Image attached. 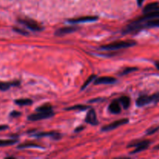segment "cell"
<instances>
[{
  "label": "cell",
  "instance_id": "cell-1",
  "mask_svg": "<svg viewBox=\"0 0 159 159\" xmlns=\"http://www.w3.org/2000/svg\"><path fill=\"white\" fill-rule=\"evenodd\" d=\"M136 44L133 40H128V41H116L114 43H109V44L104 45L101 47V49L108 50V51H113V50L122 49V48H130L132 46H134Z\"/></svg>",
  "mask_w": 159,
  "mask_h": 159
},
{
  "label": "cell",
  "instance_id": "cell-2",
  "mask_svg": "<svg viewBox=\"0 0 159 159\" xmlns=\"http://www.w3.org/2000/svg\"><path fill=\"white\" fill-rule=\"evenodd\" d=\"M159 101V93L152 95V96H141L137 99V105L138 107H143L151 102H158Z\"/></svg>",
  "mask_w": 159,
  "mask_h": 159
},
{
  "label": "cell",
  "instance_id": "cell-3",
  "mask_svg": "<svg viewBox=\"0 0 159 159\" xmlns=\"http://www.w3.org/2000/svg\"><path fill=\"white\" fill-rule=\"evenodd\" d=\"M19 22L22 24H23L24 26H26V27L30 29L31 30L34 31H40L42 30L41 26L37 22L34 21V20H30V19H19Z\"/></svg>",
  "mask_w": 159,
  "mask_h": 159
},
{
  "label": "cell",
  "instance_id": "cell-4",
  "mask_svg": "<svg viewBox=\"0 0 159 159\" xmlns=\"http://www.w3.org/2000/svg\"><path fill=\"white\" fill-rule=\"evenodd\" d=\"M150 141H133L131 144L128 145L129 148L131 147H136V149L131 152V154L138 153V152H142V151L145 150L148 148L150 145Z\"/></svg>",
  "mask_w": 159,
  "mask_h": 159
},
{
  "label": "cell",
  "instance_id": "cell-5",
  "mask_svg": "<svg viewBox=\"0 0 159 159\" xmlns=\"http://www.w3.org/2000/svg\"><path fill=\"white\" fill-rule=\"evenodd\" d=\"M53 115H54V113H53L52 111L38 112V113H34V114L30 115V116H28V120L31 121L40 120L47 119V118L51 117V116H52Z\"/></svg>",
  "mask_w": 159,
  "mask_h": 159
},
{
  "label": "cell",
  "instance_id": "cell-6",
  "mask_svg": "<svg viewBox=\"0 0 159 159\" xmlns=\"http://www.w3.org/2000/svg\"><path fill=\"white\" fill-rule=\"evenodd\" d=\"M128 121H129L128 119L119 120L114 121V122L112 123V124H108V125L103 127H102V130H103V131H109V130H114V129L117 128V127H120V126L127 124V123H128Z\"/></svg>",
  "mask_w": 159,
  "mask_h": 159
},
{
  "label": "cell",
  "instance_id": "cell-7",
  "mask_svg": "<svg viewBox=\"0 0 159 159\" xmlns=\"http://www.w3.org/2000/svg\"><path fill=\"white\" fill-rule=\"evenodd\" d=\"M158 18H159V11H155V12H151L145 13V15L141 16V18H139L134 22L135 23H142V22H145L148 21V20H154V19Z\"/></svg>",
  "mask_w": 159,
  "mask_h": 159
},
{
  "label": "cell",
  "instance_id": "cell-8",
  "mask_svg": "<svg viewBox=\"0 0 159 159\" xmlns=\"http://www.w3.org/2000/svg\"><path fill=\"white\" fill-rule=\"evenodd\" d=\"M85 121L88 124H92V125H97L98 124V120L97 116H96V111L93 109L89 110L86 118H85Z\"/></svg>",
  "mask_w": 159,
  "mask_h": 159
},
{
  "label": "cell",
  "instance_id": "cell-9",
  "mask_svg": "<svg viewBox=\"0 0 159 159\" xmlns=\"http://www.w3.org/2000/svg\"><path fill=\"white\" fill-rule=\"evenodd\" d=\"M98 20L97 16H82V17H79V18L70 19V20H68V21L71 23H85V22L96 21V20Z\"/></svg>",
  "mask_w": 159,
  "mask_h": 159
},
{
  "label": "cell",
  "instance_id": "cell-10",
  "mask_svg": "<svg viewBox=\"0 0 159 159\" xmlns=\"http://www.w3.org/2000/svg\"><path fill=\"white\" fill-rule=\"evenodd\" d=\"M78 29H79V27H77V26H68V27L60 28V29H58L55 32V35L64 36L65 34H71V33L75 32V31L78 30Z\"/></svg>",
  "mask_w": 159,
  "mask_h": 159
},
{
  "label": "cell",
  "instance_id": "cell-11",
  "mask_svg": "<svg viewBox=\"0 0 159 159\" xmlns=\"http://www.w3.org/2000/svg\"><path fill=\"white\" fill-rule=\"evenodd\" d=\"M116 79H114V78L105 76V77H100L96 79L94 84L95 85H100V84H112L116 82Z\"/></svg>",
  "mask_w": 159,
  "mask_h": 159
},
{
  "label": "cell",
  "instance_id": "cell-12",
  "mask_svg": "<svg viewBox=\"0 0 159 159\" xmlns=\"http://www.w3.org/2000/svg\"><path fill=\"white\" fill-rule=\"evenodd\" d=\"M109 110H110V112H111L112 113H114V114H117V113H120L121 108L119 101H113V102H111V104L110 105V107H109Z\"/></svg>",
  "mask_w": 159,
  "mask_h": 159
},
{
  "label": "cell",
  "instance_id": "cell-13",
  "mask_svg": "<svg viewBox=\"0 0 159 159\" xmlns=\"http://www.w3.org/2000/svg\"><path fill=\"white\" fill-rule=\"evenodd\" d=\"M159 11V2H152L147 5L144 9V13Z\"/></svg>",
  "mask_w": 159,
  "mask_h": 159
},
{
  "label": "cell",
  "instance_id": "cell-14",
  "mask_svg": "<svg viewBox=\"0 0 159 159\" xmlns=\"http://www.w3.org/2000/svg\"><path fill=\"white\" fill-rule=\"evenodd\" d=\"M20 84L19 82H0V90L1 91H6L8 90L9 88L14 85H18Z\"/></svg>",
  "mask_w": 159,
  "mask_h": 159
},
{
  "label": "cell",
  "instance_id": "cell-15",
  "mask_svg": "<svg viewBox=\"0 0 159 159\" xmlns=\"http://www.w3.org/2000/svg\"><path fill=\"white\" fill-rule=\"evenodd\" d=\"M119 102L122 104L123 107H124L125 110L130 107V98L127 97V96H122V97L119 99Z\"/></svg>",
  "mask_w": 159,
  "mask_h": 159
},
{
  "label": "cell",
  "instance_id": "cell-16",
  "mask_svg": "<svg viewBox=\"0 0 159 159\" xmlns=\"http://www.w3.org/2000/svg\"><path fill=\"white\" fill-rule=\"evenodd\" d=\"M17 142V140L11 139V140H0V147H4V146L12 145Z\"/></svg>",
  "mask_w": 159,
  "mask_h": 159
},
{
  "label": "cell",
  "instance_id": "cell-17",
  "mask_svg": "<svg viewBox=\"0 0 159 159\" xmlns=\"http://www.w3.org/2000/svg\"><path fill=\"white\" fill-rule=\"evenodd\" d=\"M37 112H49L52 111V106L51 104H45L37 109Z\"/></svg>",
  "mask_w": 159,
  "mask_h": 159
},
{
  "label": "cell",
  "instance_id": "cell-18",
  "mask_svg": "<svg viewBox=\"0 0 159 159\" xmlns=\"http://www.w3.org/2000/svg\"><path fill=\"white\" fill-rule=\"evenodd\" d=\"M15 102L17 104V105L26 106L32 103V100H30V99H16V100H15Z\"/></svg>",
  "mask_w": 159,
  "mask_h": 159
},
{
  "label": "cell",
  "instance_id": "cell-19",
  "mask_svg": "<svg viewBox=\"0 0 159 159\" xmlns=\"http://www.w3.org/2000/svg\"><path fill=\"white\" fill-rule=\"evenodd\" d=\"M40 148V146L38 144H35V143L32 142L24 143V144H20L18 146V148Z\"/></svg>",
  "mask_w": 159,
  "mask_h": 159
},
{
  "label": "cell",
  "instance_id": "cell-20",
  "mask_svg": "<svg viewBox=\"0 0 159 159\" xmlns=\"http://www.w3.org/2000/svg\"><path fill=\"white\" fill-rule=\"evenodd\" d=\"M89 108V107L88 106H84V105H77L74 106V107H68V108L66 109V110H85Z\"/></svg>",
  "mask_w": 159,
  "mask_h": 159
},
{
  "label": "cell",
  "instance_id": "cell-21",
  "mask_svg": "<svg viewBox=\"0 0 159 159\" xmlns=\"http://www.w3.org/2000/svg\"><path fill=\"white\" fill-rule=\"evenodd\" d=\"M58 134L55 133L54 131H51V132H43V133H40L38 134H37L36 136L38 137V138H41V137H48V136H58Z\"/></svg>",
  "mask_w": 159,
  "mask_h": 159
},
{
  "label": "cell",
  "instance_id": "cell-22",
  "mask_svg": "<svg viewBox=\"0 0 159 159\" xmlns=\"http://www.w3.org/2000/svg\"><path fill=\"white\" fill-rule=\"evenodd\" d=\"M96 76L95 75H91V76H90V77L89 78V79H87L86 81H85V83L83 84V85H82V89H82H82H85V87H87V86H88V85H89V83H90V82H93V79H96Z\"/></svg>",
  "mask_w": 159,
  "mask_h": 159
},
{
  "label": "cell",
  "instance_id": "cell-23",
  "mask_svg": "<svg viewBox=\"0 0 159 159\" xmlns=\"http://www.w3.org/2000/svg\"><path fill=\"white\" fill-rule=\"evenodd\" d=\"M136 70H138V68H134V67H130V68H126L125 69L123 70V71L120 75H124L129 74V73L132 72V71H136Z\"/></svg>",
  "mask_w": 159,
  "mask_h": 159
},
{
  "label": "cell",
  "instance_id": "cell-24",
  "mask_svg": "<svg viewBox=\"0 0 159 159\" xmlns=\"http://www.w3.org/2000/svg\"><path fill=\"white\" fill-rule=\"evenodd\" d=\"M158 130H159V126L156 127H152V128H150L149 130H147V134H148V135L153 134H155V132L158 131Z\"/></svg>",
  "mask_w": 159,
  "mask_h": 159
},
{
  "label": "cell",
  "instance_id": "cell-25",
  "mask_svg": "<svg viewBox=\"0 0 159 159\" xmlns=\"http://www.w3.org/2000/svg\"><path fill=\"white\" fill-rule=\"evenodd\" d=\"M14 30L16 31V32H17V33H20V34H23V35H27L28 34V33L26 32V31H25V30H21V29H20V28H14Z\"/></svg>",
  "mask_w": 159,
  "mask_h": 159
},
{
  "label": "cell",
  "instance_id": "cell-26",
  "mask_svg": "<svg viewBox=\"0 0 159 159\" xmlns=\"http://www.w3.org/2000/svg\"><path fill=\"white\" fill-rule=\"evenodd\" d=\"M20 115V112H17V111H13L10 113V116H18Z\"/></svg>",
  "mask_w": 159,
  "mask_h": 159
},
{
  "label": "cell",
  "instance_id": "cell-27",
  "mask_svg": "<svg viewBox=\"0 0 159 159\" xmlns=\"http://www.w3.org/2000/svg\"><path fill=\"white\" fill-rule=\"evenodd\" d=\"M8 127L6 125H0V130H6L7 129Z\"/></svg>",
  "mask_w": 159,
  "mask_h": 159
},
{
  "label": "cell",
  "instance_id": "cell-28",
  "mask_svg": "<svg viewBox=\"0 0 159 159\" xmlns=\"http://www.w3.org/2000/svg\"><path fill=\"white\" fill-rule=\"evenodd\" d=\"M144 0H138V6H141V5L143 4V2H144Z\"/></svg>",
  "mask_w": 159,
  "mask_h": 159
},
{
  "label": "cell",
  "instance_id": "cell-29",
  "mask_svg": "<svg viewBox=\"0 0 159 159\" xmlns=\"http://www.w3.org/2000/svg\"><path fill=\"white\" fill-rule=\"evenodd\" d=\"M155 66L157 67V68H158V69H159V61L155 62Z\"/></svg>",
  "mask_w": 159,
  "mask_h": 159
},
{
  "label": "cell",
  "instance_id": "cell-30",
  "mask_svg": "<svg viewBox=\"0 0 159 159\" xmlns=\"http://www.w3.org/2000/svg\"><path fill=\"white\" fill-rule=\"evenodd\" d=\"M155 149H159V145L156 146V147H155Z\"/></svg>",
  "mask_w": 159,
  "mask_h": 159
}]
</instances>
